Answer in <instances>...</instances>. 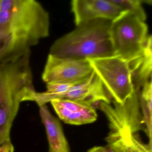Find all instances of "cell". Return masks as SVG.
<instances>
[{
  "label": "cell",
  "mask_w": 152,
  "mask_h": 152,
  "mask_svg": "<svg viewBox=\"0 0 152 152\" xmlns=\"http://www.w3.org/2000/svg\"><path fill=\"white\" fill-rule=\"evenodd\" d=\"M49 13L35 0H0V63L17 60L49 36Z\"/></svg>",
  "instance_id": "1"
},
{
  "label": "cell",
  "mask_w": 152,
  "mask_h": 152,
  "mask_svg": "<svg viewBox=\"0 0 152 152\" xmlns=\"http://www.w3.org/2000/svg\"><path fill=\"white\" fill-rule=\"evenodd\" d=\"M31 53L12 62L0 63V145L11 140V128L21 103L32 101L36 92Z\"/></svg>",
  "instance_id": "2"
},
{
  "label": "cell",
  "mask_w": 152,
  "mask_h": 152,
  "mask_svg": "<svg viewBox=\"0 0 152 152\" xmlns=\"http://www.w3.org/2000/svg\"><path fill=\"white\" fill-rule=\"evenodd\" d=\"M112 22L98 19L77 26L53 42L49 54L77 60L115 56L110 37Z\"/></svg>",
  "instance_id": "3"
},
{
  "label": "cell",
  "mask_w": 152,
  "mask_h": 152,
  "mask_svg": "<svg viewBox=\"0 0 152 152\" xmlns=\"http://www.w3.org/2000/svg\"><path fill=\"white\" fill-rule=\"evenodd\" d=\"M140 91H134L123 104L112 100V105L101 102L97 107L108 121L109 132L105 140L107 146L113 152H128L132 137L139 135L140 131L146 134Z\"/></svg>",
  "instance_id": "4"
},
{
  "label": "cell",
  "mask_w": 152,
  "mask_h": 152,
  "mask_svg": "<svg viewBox=\"0 0 152 152\" xmlns=\"http://www.w3.org/2000/svg\"><path fill=\"white\" fill-rule=\"evenodd\" d=\"M110 33L115 55L129 63L143 54L149 35L145 22L128 12L112 21Z\"/></svg>",
  "instance_id": "5"
},
{
  "label": "cell",
  "mask_w": 152,
  "mask_h": 152,
  "mask_svg": "<svg viewBox=\"0 0 152 152\" xmlns=\"http://www.w3.org/2000/svg\"><path fill=\"white\" fill-rule=\"evenodd\" d=\"M87 60L113 100L123 104L133 93L129 62L116 56Z\"/></svg>",
  "instance_id": "6"
},
{
  "label": "cell",
  "mask_w": 152,
  "mask_h": 152,
  "mask_svg": "<svg viewBox=\"0 0 152 152\" xmlns=\"http://www.w3.org/2000/svg\"><path fill=\"white\" fill-rule=\"evenodd\" d=\"M93 71L88 60L58 57L49 54L42 79L46 84L75 83L85 80Z\"/></svg>",
  "instance_id": "7"
},
{
  "label": "cell",
  "mask_w": 152,
  "mask_h": 152,
  "mask_svg": "<svg viewBox=\"0 0 152 152\" xmlns=\"http://www.w3.org/2000/svg\"><path fill=\"white\" fill-rule=\"evenodd\" d=\"M71 5L76 26L98 19L113 21L126 12L112 0H73Z\"/></svg>",
  "instance_id": "8"
},
{
  "label": "cell",
  "mask_w": 152,
  "mask_h": 152,
  "mask_svg": "<svg viewBox=\"0 0 152 152\" xmlns=\"http://www.w3.org/2000/svg\"><path fill=\"white\" fill-rule=\"evenodd\" d=\"M50 102L59 119L65 124L81 125L92 123L97 119L96 107L90 104L64 98Z\"/></svg>",
  "instance_id": "9"
},
{
  "label": "cell",
  "mask_w": 152,
  "mask_h": 152,
  "mask_svg": "<svg viewBox=\"0 0 152 152\" xmlns=\"http://www.w3.org/2000/svg\"><path fill=\"white\" fill-rule=\"evenodd\" d=\"M62 98L84 102L94 106L95 104L97 106L101 102L111 104L113 100L94 71L86 80L73 86Z\"/></svg>",
  "instance_id": "10"
},
{
  "label": "cell",
  "mask_w": 152,
  "mask_h": 152,
  "mask_svg": "<svg viewBox=\"0 0 152 152\" xmlns=\"http://www.w3.org/2000/svg\"><path fill=\"white\" fill-rule=\"evenodd\" d=\"M39 109L48 141V152H71L60 121L50 113L46 104L40 106Z\"/></svg>",
  "instance_id": "11"
},
{
  "label": "cell",
  "mask_w": 152,
  "mask_h": 152,
  "mask_svg": "<svg viewBox=\"0 0 152 152\" xmlns=\"http://www.w3.org/2000/svg\"><path fill=\"white\" fill-rule=\"evenodd\" d=\"M129 65L134 91L140 90L144 84L152 79V35L148 36L143 54Z\"/></svg>",
  "instance_id": "12"
},
{
  "label": "cell",
  "mask_w": 152,
  "mask_h": 152,
  "mask_svg": "<svg viewBox=\"0 0 152 152\" xmlns=\"http://www.w3.org/2000/svg\"><path fill=\"white\" fill-rule=\"evenodd\" d=\"M124 12H128L145 22L147 15L143 7L142 0H112Z\"/></svg>",
  "instance_id": "13"
},
{
  "label": "cell",
  "mask_w": 152,
  "mask_h": 152,
  "mask_svg": "<svg viewBox=\"0 0 152 152\" xmlns=\"http://www.w3.org/2000/svg\"><path fill=\"white\" fill-rule=\"evenodd\" d=\"M128 152H152V145L145 144L141 140L140 135L132 137L128 148Z\"/></svg>",
  "instance_id": "14"
},
{
  "label": "cell",
  "mask_w": 152,
  "mask_h": 152,
  "mask_svg": "<svg viewBox=\"0 0 152 152\" xmlns=\"http://www.w3.org/2000/svg\"><path fill=\"white\" fill-rule=\"evenodd\" d=\"M140 96L149 108L152 109V79L145 83L140 91Z\"/></svg>",
  "instance_id": "15"
},
{
  "label": "cell",
  "mask_w": 152,
  "mask_h": 152,
  "mask_svg": "<svg viewBox=\"0 0 152 152\" xmlns=\"http://www.w3.org/2000/svg\"><path fill=\"white\" fill-rule=\"evenodd\" d=\"M15 147L11 140H8L0 145V152H14Z\"/></svg>",
  "instance_id": "16"
},
{
  "label": "cell",
  "mask_w": 152,
  "mask_h": 152,
  "mask_svg": "<svg viewBox=\"0 0 152 152\" xmlns=\"http://www.w3.org/2000/svg\"><path fill=\"white\" fill-rule=\"evenodd\" d=\"M87 152H113L107 146H94L89 149Z\"/></svg>",
  "instance_id": "17"
}]
</instances>
